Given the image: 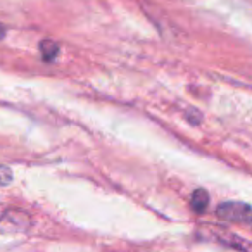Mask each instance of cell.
Instances as JSON below:
<instances>
[{
    "label": "cell",
    "instance_id": "cell-1",
    "mask_svg": "<svg viewBox=\"0 0 252 252\" xmlns=\"http://www.w3.org/2000/svg\"><path fill=\"white\" fill-rule=\"evenodd\" d=\"M216 214L220 220L231 223H251V206L244 202H223L218 206Z\"/></svg>",
    "mask_w": 252,
    "mask_h": 252
},
{
    "label": "cell",
    "instance_id": "cell-2",
    "mask_svg": "<svg viewBox=\"0 0 252 252\" xmlns=\"http://www.w3.org/2000/svg\"><path fill=\"white\" fill-rule=\"evenodd\" d=\"M30 224H32V220L23 211H7L4 216L0 218V231H4V233L26 231Z\"/></svg>",
    "mask_w": 252,
    "mask_h": 252
},
{
    "label": "cell",
    "instance_id": "cell-3",
    "mask_svg": "<svg viewBox=\"0 0 252 252\" xmlns=\"http://www.w3.org/2000/svg\"><path fill=\"white\" fill-rule=\"evenodd\" d=\"M207 206H209V195H207V192L204 189L195 190L192 195V209L195 213H204L207 209Z\"/></svg>",
    "mask_w": 252,
    "mask_h": 252
},
{
    "label": "cell",
    "instance_id": "cell-4",
    "mask_svg": "<svg viewBox=\"0 0 252 252\" xmlns=\"http://www.w3.org/2000/svg\"><path fill=\"white\" fill-rule=\"evenodd\" d=\"M40 50H42V56L45 61H54L57 57V54H59V47L52 40H43L40 43Z\"/></svg>",
    "mask_w": 252,
    "mask_h": 252
},
{
    "label": "cell",
    "instance_id": "cell-5",
    "mask_svg": "<svg viewBox=\"0 0 252 252\" xmlns=\"http://www.w3.org/2000/svg\"><path fill=\"white\" fill-rule=\"evenodd\" d=\"M12 182V171L7 166H0V185H9Z\"/></svg>",
    "mask_w": 252,
    "mask_h": 252
}]
</instances>
